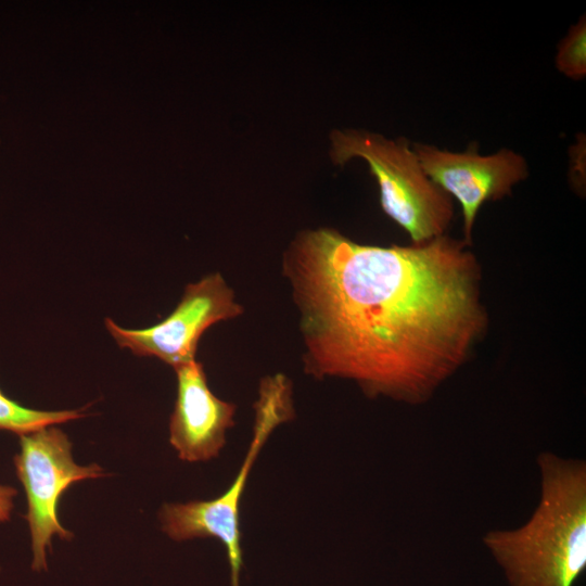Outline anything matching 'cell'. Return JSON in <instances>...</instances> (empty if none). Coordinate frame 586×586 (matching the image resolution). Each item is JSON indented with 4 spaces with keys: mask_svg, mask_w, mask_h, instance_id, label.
<instances>
[{
    "mask_svg": "<svg viewBox=\"0 0 586 586\" xmlns=\"http://www.w3.org/2000/svg\"><path fill=\"white\" fill-rule=\"evenodd\" d=\"M444 234L406 246L300 232L283 254L300 313L306 373L358 384L371 398L428 402L484 335L481 268Z\"/></svg>",
    "mask_w": 586,
    "mask_h": 586,
    "instance_id": "6da1fadb",
    "label": "cell"
},
{
    "mask_svg": "<svg viewBox=\"0 0 586 586\" xmlns=\"http://www.w3.org/2000/svg\"><path fill=\"white\" fill-rule=\"evenodd\" d=\"M540 499L513 530H493L483 543L508 586H574L586 568V462L538 455Z\"/></svg>",
    "mask_w": 586,
    "mask_h": 586,
    "instance_id": "7a4b0ae2",
    "label": "cell"
},
{
    "mask_svg": "<svg viewBox=\"0 0 586 586\" xmlns=\"http://www.w3.org/2000/svg\"><path fill=\"white\" fill-rule=\"evenodd\" d=\"M331 157L340 165L355 157L368 163L383 212L409 234L412 244L445 234L454 216L451 198L428 177L408 141L362 130H335Z\"/></svg>",
    "mask_w": 586,
    "mask_h": 586,
    "instance_id": "3957f363",
    "label": "cell"
},
{
    "mask_svg": "<svg viewBox=\"0 0 586 586\" xmlns=\"http://www.w3.org/2000/svg\"><path fill=\"white\" fill-rule=\"evenodd\" d=\"M253 437L235 479L212 500L165 504L160 512L163 531L175 540L213 537L226 548L231 586H240L242 547L240 502L250 472L272 431L294 417L291 382L283 374L265 378L254 405Z\"/></svg>",
    "mask_w": 586,
    "mask_h": 586,
    "instance_id": "277c9868",
    "label": "cell"
},
{
    "mask_svg": "<svg viewBox=\"0 0 586 586\" xmlns=\"http://www.w3.org/2000/svg\"><path fill=\"white\" fill-rule=\"evenodd\" d=\"M14 464L27 498L25 519L31 537V569L41 572L47 570V548H51L52 537H73L59 521L61 496L73 483L101 477L104 472L95 463L78 466L67 435L53 425L21 435Z\"/></svg>",
    "mask_w": 586,
    "mask_h": 586,
    "instance_id": "5b68a950",
    "label": "cell"
},
{
    "mask_svg": "<svg viewBox=\"0 0 586 586\" xmlns=\"http://www.w3.org/2000/svg\"><path fill=\"white\" fill-rule=\"evenodd\" d=\"M242 313L234 292L216 272L188 284L173 313L154 326L124 329L106 318L105 327L120 347L154 356L175 369L195 360L200 337L212 324Z\"/></svg>",
    "mask_w": 586,
    "mask_h": 586,
    "instance_id": "8992f818",
    "label": "cell"
},
{
    "mask_svg": "<svg viewBox=\"0 0 586 586\" xmlns=\"http://www.w3.org/2000/svg\"><path fill=\"white\" fill-rule=\"evenodd\" d=\"M428 177L461 205L464 242H472V228L481 207L511 195L512 188L528 177L525 158L509 149L481 155L474 143L463 152L413 143Z\"/></svg>",
    "mask_w": 586,
    "mask_h": 586,
    "instance_id": "52a82bcc",
    "label": "cell"
},
{
    "mask_svg": "<svg viewBox=\"0 0 586 586\" xmlns=\"http://www.w3.org/2000/svg\"><path fill=\"white\" fill-rule=\"evenodd\" d=\"M175 371L177 398L169 420V442L183 461L211 460L226 444V431L234 424L235 405L212 393L203 366L196 360Z\"/></svg>",
    "mask_w": 586,
    "mask_h": 586,
    "instance_id": "ba28073f",
    "label": "cell"
},
{
    "mask_svg": "<svg viewBox=\"0 0 586 586\" xmlns=\"http://www.w3.org/2000/svg\"><path fill=\"white\" fill-rule=\"evenodd\" d=\"M84 417L82 409L46 411L24 407L0 388V430L17 435L64 423Z\"/></svg>",
    "mask_w": 586,
    "mask_h": 586,
    "instance_id": "9c48e42d",
    "label": "cell"
},
{
    "mask_svg": "<svg viewBox=\"0 0 586 586\" xmlns=\"http://www.w3.org/2000/svg\"><path fill=\"white\" fill-rule=\"evenodd\" d=\"M556 67L564 76L581 80L586 75L585 15L573 25L562 39L556 54Z\"/></svg>",
    "mask_w": 586,
    "mask_h": 586,
    "instance_id": "30bf717a",
    "label": "cell"
},
{
    "mask_svg": "<svg viewBox=\"0 0 586 586\" xmlns=\"http://www.w3.org/2000/svg\"><path fill=\"white\" fill-rule=\"evenodd\" d=\"M17 495L16 488L0 484V523L10 520L14 508V497Z\"/></svg>",
    "mask_w": 586,
    "mask_h": 586,
    "instance_id": "8fae6325",
    "label": "cell"
}]
</instances>
